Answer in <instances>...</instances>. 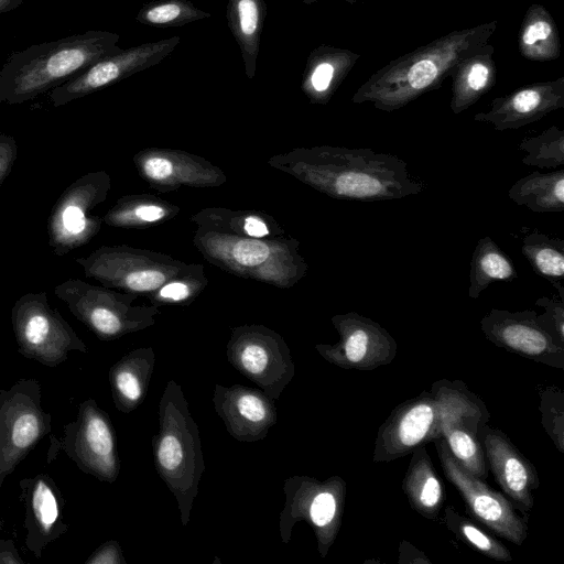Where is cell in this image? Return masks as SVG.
Returning a JSON list of instances; mask_svg holds the SVG:
<instances>
[{
    "label": "cell",
    "instance_id": "6da1fadb",
    "mask_svg": "<svg viewBox=\"0 0 564 564\" xmlns=\"http://www.w3.org/2000/svg\"><path fill=\"white\" fill-rule=\"evenodd\" d=\"M497 25L494 20L454 30L388 62L358 87L352 102H369L386 112L408 106L438 89L462 57L489 42Z\"/></svg>",
    "mask_w": 564,
    "mask_h": 564
},
{
    "label": "cell",
    "instance_id": "7a4b0ae2",
    "mask_svg": "<svg viewBox=\"0 0 564 564\" xmlns=\"http://www.w3.org/2000/svg\"><path fill=\"white\" fill-rule=\"evenodd\" d=\"M116 39L88 31L11 53L0 68V102L20 105L50 93L112 53Z\"/></svg>",
    "mask_w": 564,
    "mask_h": 564
},
{
    "label": "cell",
    "instance_id": "3957f363",
    "mask_svg": "<svg viewBox=\"0 0 564 564\" xmlns=\"http://www.w3.org/2000/svg\"><path fill=\"white\" fill-rule=\"evenodd\" d=\"M313 183L333 197L358 202L400 199L425 189L402 159L368 148H322Z\"/></svg>",
    "mask_w": 564,
    "mask_h": 564
},
{
    "label": "cell",
    "instance_id": "277c9868",
    "mask_svg": "<svg viewBox=\"0 0 564 564\" xmlns=\"http://www.w3.org/2000/svg\"><path fill=\"white\" fill-rule=\"evenodd\" d=\"M11 323L19 352L44 366H58L72 351H87L73 327L50 305L45 292L21 295L11 310Z\"/></svg>",
    "mask_w": 564,
    "mask_h": 564
},
{
    "label": "cell",
    "instance_id": "5b68a950",
    "mask_svg": "<svg viewBox=\"0 0 564 564\" xmlns=\"http://www.w3.org/2000/svg\"><path fill=\"white\" fill-rule=\"evenodd\" d=\"M51 430L52 415L42 406L35 379H21L0 391V488Z\"/></svg>",
    "mask_w": 564,
    "mask_h": 564
},
{
    "label": "cell",
    "instance_id": "8992f818",
    "mask_svg": "<svg viewBox=\"0 0 564 564\" xmlns=\"http://www.w3.org/2000/svg\"><path fill=\"white\" fill-rule=\"evenodd\" d=\"M434 443L443 471L460 494L467 511L496 534L520 546L528 535V525L511 501L468 473L452 455L443 438Z\"/></svg>",
    "mask_w": 564,
    "mask_h": 564
},
{
    "label": "cell",
    "instance_id": "52a82bcc",
    "mask_svg": "<svg viewBox=\"0 0 564 564\" xmlns=\"http://www.w3.org/2000/svg\"><path fill=\"white\" fill-rule=\"evenodd\" d=\"M107 188L101 172L87 173L74 181L53 205L47 219L48 245L55 256H65L85 245L99 223L88 213L104 199Z\"/></svg>",
    "mask_w": 564,
    "mask_h": 564
},
{
    "label": "cell",
    "instance_id": "ba28073f",
    "mask_svg": "<svg viewBox=\"0 0 564 564\" xmlns=\"http://www.w3.org/2000/svg\"><path fill=\"white\" fill-rule=\"evenodd\" d=\"M438 422V403L430 391L400 403L377 432L372 460L392 462L440 440Z\"/></svg>",
    "mask_w": 564,
    "mask_h": 564
},
{
    "label": "cell",
    "instance_id": "9c48e42d",
    "mask_svg": "<svg viewBox=\"0 0 564 564\" xmlns=\"http://www.w3.org/2000/svg\"><path fill=\"white\" fill-rule=\"evenodd\" d=\"M333 323L339 341L317 347L329 362L344 369L373 370L395 358L397 341L379 323L356 312L336 315Z\"/></svg>",
    "mask_w": 564,
    "mask_h": 564
},
{
    "label": "cell",
    "instance_id": "30bf717a",
    "mask_svg": "<svg viewBox=\"0 0 564 564\" xmlns=\"http://www.w3.org/2000/svg\"><path fill=\"white\" fill-rule=\"evenodd\" d=\"M61 447L86 474L112 481L118 471L110 421L93 400L79 405L76 419L64 426Z\"/></svg>",
    "mask_w": 564,
    "mask_h": 564
},
{
    "label": "cell",
    "instance_id": "8fae6325",
    "mask_svg": "<svg viewBox=\"0 0 564 564\" xmlns=\"http://www.w3.org/2000/svg\"><path fill=\"white\" fill-rule=\"evenodd\" d=\"M535 311L492 308L480 321L485 337L495 346L535 362L564 369V346L556 343L536 321Z\"/></svg>",
    "mask_w": 564,
    "mask_h": 564
},
{
    "label": "cell",
    "instance_id": "7c38bea8",
    "mask_svg": "<svg viewBox=\"0 0 564 564\" xmlns=\"http://www.w3.org/2000/svg\"><path fill=\"white\" fill-rule=\"evenodd\" d=\"M478 438L499 487L517 510L529 512L534 505L533 491L540 486L534 465L502 431L487 423L479 429Z\"/></svg>",
    "mask_w": 564,
    "mask_h": 564
},
{
    "label": "cell",
    "instance_id": "4fadbf2b",
    "mask_svg": "<svg viewBox=\"0 0 564 564\" xmlns=\"http://www.w3.org/2000/svg\"><path fill=\"white\" fill-rule=\"evenodd\" d=\"M564 107V76L535 82L496 97L474 120L490 123L495 130H516L539 121Z\"/></svg>",
    "mask_w": 564,
    "mask_h": 564
},
{
    "label": "cell",
    "instance_id": "5bb4252c",
    "mask_svg": "<svg viewBox=\"0 0 564 564\" xmlns=\"http://www.w3.org/2000/svg\"><path fill=\"white\" fill-rule=\"evenodd\" d=\"M20 489L25 510V546L40 557L51 542L68 530L63 518V495L46 474L22 479Z\"/></svg>",
    "mask_w": 564,
    "mask_h": 564
},
{
    "label": "cell",
    "instance_id": "9a60e30c",
    "mask_svg": "<svg viewBox=\"0 0 564 564\" xmlns=\"http://www.w3.org/2000/svg\"><path fill=\"white\" fill-rule=\"evenodd\" d=\"M70 313L101 338L119 335L123 322L117 301L105 290L79 279H67L54 289Z\"/></svg>",
    "mask_w": 564,
    "mask_h": 564
},
{
    "label": "cell",
    "instance_id": "2e32d148",
    "mask_svg": "<svg viewBox=\"0 0 564 564\" xmlns=\"http://www.w3.org/2000/svg\"><path fill=\"white\" fill-rule=\"evenodd\" d=\"M495 48L487 42L466 56L452 68V97L449 108L459 115L490 91L497 82Z\"/></svg>",
    "mask_w": 564,
    "mask_h": 564
},
{
    "label": "cell",
    "instance_id": "e0dca14e",
    "mask_svg": "<svg viewBox=\"0 0 564 564\" xmlns=\"http://www.w3.org/2000/svg\"><path fill=\"white\" fill-rule=\"evenodd\" d=\"M141 61V51L108 54L48 93L53 107H61L121 78Z\"/></svg>",
    "mask_w": 564,
    "mask_h": 564
},
{
    "label": "cell",
    "instance_id": "ac0fdd59",
    "mask_svg": "<svg viewBox=\"0 0 564 564\" xmlns=\"http://www.w3.org/2000/svg\"><path fill=\"white\" fill-rule=\"evenodd\" d=\"M411 454L402 489L414 511L429 520H436L445 501L443 481L424 446Z\"/></svg>",
    "mask_w": 564,
    "mask_h": 564
},
{
    "label": "cell",
    "instance_id": "d6986e66",
    "mask_svg": "<svg viewBox=\"0 0 564 564\" xmlns=\"http://www.w3.org/2000/svg\"><path fill=\"white\" fill-rule=\"evenodd\" d=\"M310 494L308 516L317 528L321 552L326 554L341 523L346 482L337 476L322 484L312 481Z\"/></svg>",
    "mask_w": 564,
    "mask_h": 564
},
{
    "label": "cell",
    "instance_id": "ffe728a7",
    "mask_svg": "<svg viewBox=\"0 0 564 564\" xmlns=\"http://www.w3.org/2000/svg\"><path fill=\"white\" fill-rule=\"evenodd\" d=\"M519 53L528 61L551 62L561 55L557 25L550 11L540 3L531 4L518 33Z\"/></svg>",
    "mask_w": 564,
    "mask_h": 564
},
{
    "label": "cell",
    "instance_id": "44dd1931",
    "mask_svg": "<svg viewBox=\"0 0 564 564\" xmlns=\"http://www.w3.org/2000/svg\"><path fill=\"white\" fill-rule=\"evenodd\" d=\"M509 198L534 213L564 212V170L534 171L514 182Z\"/></svg>",
    "mask_w": 564,
    "mask_h": 564
},
{
    "label": "cell",
    "instance_id": "7402d4cb",
    "mask_svg": "<svg viewBox=\"0 0 564 564\" xmlns=\"http://www.w3.org/2000/svg\"><path fill=\"white\" fill-rule=\"evenodd\" d=\"M517 278L512 260L496 241L490 237L480 238L470 260L468 296L478 299L494 282H511Z\"/></svg>",
    "mask_w": 564,
    "mask_h": 564
},
{
    "label": "cell",
    "instance_id": "603a6c76",
    "mask_svg": "<svg viewBox=\"0 0 564 564\" xmlns=\"http://www.w3.org/2000/svg\"><path fill=\"white\" fill-rule=\"evenodd\" d=\"M521 252L532 270L547 280L564 300V240L532 231L522 238Z\"/></svg>",
    "mask_w": 564,
    "mask_h": 564
},
{
    "label": "cell",
    "instance_id": "cb8c5ba5",
    "mask_svg": "<svg viewBox=\"0 0 564 564\" xmlns=\"http://www.w3.org/2000/svg\"><path fill=\"white\" fill-rule=\"evenodd\" d=\"M441 520L458 540L485 556L501 562L512 561L511 553L503 544L460 514L453 506L449 505L444 509Z\"/></svg>",
    "mask_w": 564,
    "mask_h": 564
},
{
    "label": "cell",
    "instance_id": "d4e9b609",
    "mask_svg": "<svg viewBox=\"0 0 564 564\" xmlns=\"http://www.w3.org/2000/svg\"><path fill=\"white\" fill-rule=\"evenodd\" d=\"M361 57L349 50L332 48L324 52L312 69V89L322 98L330 95Z\"/></svg>",
    "mask_w": 564,
    "mask_h": 564
},
{
    "label": "cell",
    "instance_id": "484cf974",
    "mask_svg": "<svg viewBox=\"0 0 564 564\" xmlns=\"http://www.w3.org/2000/svg\"><path fill=\"white\" fill-rule=\"evenodd\" d=\"M524 152L521 162L539 169H555L564 164V130L551 126L534 137H525L519 143Z\"/></svg>",
    "mask_w": 564,
    "mask_h": 564
},
{
    "label": "cell",
    "instance_id": "4316f807",
    "mask_svg": "<svg viewBox=\"0 0 564 564\" xmlns=\"http://www.w3.org/2000/svg\"><path fill=\"white\" fill-rule=\"evenodd\" d=\"M542 425L558 452L564 453V392L558 387H539Z\"/></svg>",
    "mask_w": 564,
    "mask_h": 564
},
{
    "label": "cell",
    "instance_id": "83f0119b",
    "mask_svg": "<svg viewBox=\"0 0 564 564\" xmlns=\"http://www.w3.org/2000/svg\"><path fill=\"white\" fill-rule=\"evenodd\" d=\"M535 305L544 310L542 314H536L539 325L564 346V300L542 296L535 301Z\"/></svg>",
    "mask_w": 564,
    "mask_h": 564
},
{
    "label": "cell",
    "instance_id": "f1b7e54d",
    "mask_svg": "<svg viewBox=\"0 0 564 564\" xmlns=\"http://www.w3.org/2000/svg\"><path fill=\"white\" fill-rule=\"evenodd\" d=\"M110 381L118 398L135 402L141 397L140 379L126 362L118 364L111 369Z\"/></svg>",
    "mask_w": 564,
    "mask_h": 564
},
{
    "label": "cell",
    "instance_id": "f546056e",
    "mask_svg": "<svg viewBox=\"0 0 564 564\" xmlns=\"http://www.w3.org/2000/svg\"><path fill=\"white\" fill-rule=\"evenodd\" d=\"M185 449L181 438L172 433L162 436L158 447V460L165 474L174 475L184 464Z\"/></svg>",
    "mask_w": 564,
    "mask_h": 564
},
{
    "label": "cell",
    "instance_id": "4dcf8cb0",
    "mask_svg": "<svg viewBox=\"0 0 564 564\" xmlns=\"http://www.w3.org/2000/svg\"><path fill=\"white\" fill-rule=\"evenodd\" d=\"M273 357L259 344H248L239 354L242 368L253 378H262L272 369Z\"/></svg>",
    "mask_w": 564,
    "mask_h": 564
},
{
    "label": "cell",
    "instance_id": "1f68e13d",
    "mask_svg": "<svg viewBox=\"0 0 564 564\" xmlns=\"http://www.w3.org/2000/svg\"><path fill=\"white\" fill-rule=\"evenodd\" d=\"M268 404L259 395L243 392L236 401V412L251 424L264 423L269 420Z\"/></svg>",
    "mask_w": 564,
    "mask_h": 564
},
{
    "label": "cell",
    "instance_id": "d6a6232c",
    "mask_svg": "<svg viewBox=\"0 0 564 564\" xmlns=\"http://www.w3.org/2000/svg\"><path fill=\"white\" fill-rule=\"evenodd\" d=\"M270 254L269 247L258 240H242L235 245L232 256L235 260L246 267L262 263Z\"/></svg>",
    "mask_w": 564,
    "mask_h": 564
},
{
    "label": "cell",
    "instance_id": "836d02e7",
    "mask_svg": "<svg viewBox=\"0 0 564 564\" xmlns=\"http://www.w3.org/2000/svg\"><path fill=\"white\" fill-rule=\"evenodd\" d=\"M164 274L156 270L133 271L119 280L130 290L150 291L159 288L164 282ZM118 280V281H119ZM116 281L115 283H117Z\"/></svg>",
    "mask_w": 564,
    "mask_h": 564
},
{
    "label": "cell",
    "instance_id": "e575fe53",
    "mask_svg": "<svg viewBox=\"0 0 564 564\" xmlns=\"http://www.w3.org/2000/svg\"><path fill=\"white\" fill-rule=\"evenodd\" d=\"M18 158V143L15 139L7 133L0 132V187Z\"/></svg>",
    "mask_w": 564,
    "mask_h": 564
},
{
    "label": "cell",
    "instance_id": "d590c367",
    "mask_svg": "<svg viewBox=\"0 0 564 564\" xmlns=\"http://www.w3.org/2000/svg\"><path fill=\"white\" fill-rule=\"evenodd\" d=\"M240 30L246 36L254 34L258 28L259 11L254 0H240L238 3Z\"/></svg>",
    "mask_w": 564,
    "mask_h": 564
},
{
    "label": "cell",
    "instance_id": "8d00e7d4",
    "mask_svg": "<svg viewBox=\"0 0 564 564\" xmlns=\"http://www.w3.org/2000/svg\"><path fill=\"white\" fill-rule=\"evenodd\" d=\"M181 7L176 3H164L150 9L145 19L155 24L167 23L175 20L181 14Z\"/></svg>",
    "mask_w": 564,
    "mask_h": 564
},
{
    "label": "cell",
    "instance_id": "74e56055",
    "mask_svg": "<svg viewBox=\"0 0 564 564\" xmlns=\"http://www.w3.org/2000/svg\"><path fill=\"white\" fill-rule=\"evenodd\" d=\"M143 167L145 174L155 181L166 180L173 173V164L169 160L159 156L148 159Z\"/></svg>",
    "mask_w": 564,
    "mask_h": 564
},
{
    "label": "cell",
    "instance_id": "f35d334b",
    "mask_svg": "<svg viewBox=\"0 0 564 564\" xmlns=\"http://www.w3.org/2000/svg\"><path fill=\"white\" fill-rule=\"evenodd\" d=\"M399 564H431V561L426 557V555L420 552L415 546H413L410 542L403 540L399 546Z\"/></svg>",
    "mask_w": 564,
    "mask_h": 564
},
{
    "label": "cell",
    "instance_id": "ab89813d",
    "mask_svg": "<svg viewBox=\"0 0 564 564\" xmlns=\"http://www.w3.org/2000/svg\"><path fill=\"white\" fill-rule=\"evenodd\" d=\"M118 553L113 544H106L100 547L90 558L86 561L87 564H109L117 563Z\"/></svg>",
    "mask_w": 564,
    "mask_h": 564
},
{
    "label": "cell",
    "instance_id": "60d3db41",
    "mask_svg": "<svg viewBox=\"0 0 564 564\" xmlns=\"http://www.w3.org/2000/svg\"><path fill=\"white\" fill-rule=\"evenodd\" d=\"M188 292V288L185 284L174 282L163 286L161 290V295L165 299L177 301L187 297Z\"/></svg>",
    "mask_w": 564,
    "mask_h": 564
},
{
    "label": "cell",
    "instance_id": "b9f144b4",
    "mask_svg": "<svg viewBox=\"0 0 564 564\" xmlns=\"http://www.w3.org/2000/svg\"><path fill=\"white\" fill-rule=\"evenodd\" d=\"M135 216L144 221H155L164 216V210L159 206H140L135 209Z\"/></svg>",
    "mask_w": 564,
    "mask_h": 564
},
{
    "label": "cell",
    "instance_id": "7bdbcfd3",
    "mask_svg": "<svg viewBox=\"0 0 564 564\" xmlns=\"http://www.w3.org/2000/svg\"><path fill=\"white\" fill-rule=\"evenodd\" d=\"M245 230L249 236L262 237L268 234L267 226L259 219L248 217L245 221Z\"/></svg>",
    "mask_w": 564,
    "mask_h": 564
},
{
    "label": "cell",
    "instance_id": "ee69618b",
    "mask_svg": "<svg viewBox=\"0 0 564 564\" xmlns=\"http://www.w3.org/2000/svg\"><path fill=\"white\" fill-rule=\"evenodd\" d=\"M24 0H0V13L18 9Z\"/></svg>",
    "mask_w": 564,
    "mask_h": 564
},
{
    "label": "cell",
    "instance_id": "f6af8a7d",
    "mask_svg": "<svg viewBox=\"0 0 564 564\" xmlns=\"http://www.w3.org/2000/svg\"><path fill=\"white\" fill-rule=\"evenodd\" d=\"M346 1H348V2H351V3H352V2L366 1V0H346Z\"/></svg>",
    "mask_w": 564,
    "mask_h": 564
}]
</instances>
